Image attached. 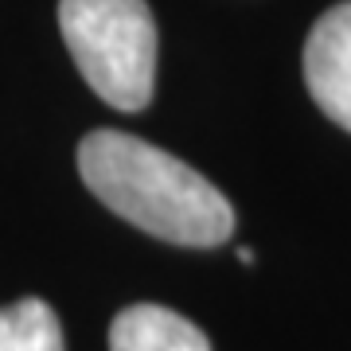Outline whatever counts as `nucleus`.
Instances as JSON below:
<instances>
[{
    "label": "nucleus",
    "mask_w": 351,
    "mask_h": 351,
    "mask_svg": "<svg viewBox=\"0 0 351 351\" xmlns=\"http://www.w3.org/2000/svg\"><path fill=\"white\" fill-rule=\"evenodd\" d=\"M78 172L125 223L172 246L211 250L234 234V207L180 156L121 129H94L78 145Z\"/></svg>",
    "instance_id": "1"
},
{
    "label": "nucleus",
    "mask_w": 351,
    "mask_h": 351,
    "mask_svg": "<svg viewBox=\"0 0 351 351\" xmlns=\"http://www.w3.org/2000/svg\"><path fill=\"white\" fill-rule=\"evenodd\" d=\"M71 59L101 101L137 113L156 86V20L145 0H59Z\"/></svg>",
    "instance_id": "2"
},
{
    "label": "nucleus",
    "mask_w": 351,
    "mask_h": 351,
    "mask_svg": "<svg viewBox=\"0 0 351 351\" xmlns=\"http://www.w3.org/2000/svg\"><path fill=\"white\" fill-rule=\"evenodd\" d=\"M304 82L316 106L351 133V0L313 24L304 43Z\"/></svg>",
    "instance_id": "3"
},
{
    "label": "nucleus",
    "mask_w": 351,
    "mask_h": 351,
    "mask_svg": "<svg viewBox=\"0 0 351 351\" xmlns=\"http://www.w3.org/2000/svg\"><path fill=\"white\" fill-rule=\"evenodd\" d=\"M110 351H211L188 316L164 304H129L110 324Z\"/></svg>",
    "instance_id": "4"
},
{
    "label": "nucleus",
    "mask_w": 351,
    "mask_h": 351,
    "mask_svg": "<svg viewBox=\"0 0 351 351\" xmlns=\"http://www.w3.org/2000/svg\"><path fill=\"white\" fill-rule=\"evenodd\" d=\"M0 351H66L63 324L47 301L24 297L0 308Z\"/></svg>",
    "instance_id": "5"
},
{
    "label": "nucleus",
    "mask_w": 351,
    "mask_h": 351,
    "mask_svg": "<svg viewBox=\"0 0 351 351\" xmlns=\"http://www.w3.org/2000/svg\"><path fill=\"white\" fill-rule=\"evenodd\" d=\"M239 262L250 265V262H254V250H246V246H242V250H239Z\"/></svg>",
    "instance_id": "6"
}]
</instances>
